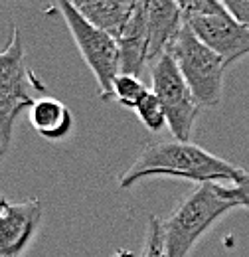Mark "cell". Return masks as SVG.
Wrapping results in <instances>:
<instances>
[{
    "label": "cell",
    "mask_w": 249,
    "mask_h": 257,
    "mask_svg": "<svg viewBox=\"0 0 249 257\" xmlns=\"http://www.w3.org/2000/svg\"><path fill=\"white\" fill-rule=\"evenodd\" d=\"M151 91L164 107L170 133L176 141L190 143L202 107L196 103L190 85L180 73L176 62L170 58V54H164L158 60L151 62Z\"/></svg>",
    "instance_id": "6"
},
{
    "label": "cell",
    "mask_w": 249,
    "mask_h": 257,
    "mask_svg": "<svg viewBox=\"0 0 249 257\" xmlns=\"http://www.w3.org/2000/svg\"><path fill=\"white\" fill-rule=\"evenodd\" d=\"M36 91H44V85L26 67L20 30L14 24L10 42L0 50V161L10 149L18 115L36 103Z\"/></svg>",
    "instance_id": "3"
},
{
    "label": "cell",
    "mask_w": 249,
    "mask_h": 257,
    "mask_svg": "<svg viewBox=\"0 0 249 257\" xmlns=\"http://www.w3.org/2000/svg\"><path fill=\"white\" fill-rule=\"evenodd\" d=\"M56 8L62 12L63 20L69 28V32L75 40V46L93 71L101 99H111L113 95V83L121 73V50L119 42L111 34L95 28L91 22H87L73 2L60 0Z\"/></svg>",
    "instance_id": "5"
},
{
    "label": "cell",
    "mask_w": 249,
    "mask_h": 257,
    "mask_svg": "<svg viewBox=\"0 0 249 257\" xmlns=\"http://www.w3.org/2000/svg\"><path fill=\"white\" fill-rule=\"evenodd\" d=\"M8 206H10V204H8V202L4 200V196L0 194V216H2V214H4L6 210H8Z\"/></svg>",
    "instance_id": "18"
},
{
    "label": "cell",
    "mask_w": 249,
    "mask_h": 257,
    "mask_svg": "<svg viewBox=\"0 0 249 257\" xmlns=\"http://www.w3.org/2000/svg\"><path fill=\"white\" fill-rule=\"evenodd\" d=\"M166 54L176 62L200 107L219 105L223 95L225 64L216 52L198 40L188 24H184Z\"/></svg>",
    "instance_id": "4"
},
{
    "label": "cell",
    "mask_w": 249,
    "mask_h": 257,
    "mask_svg": "<svg viewBox=\"0 0 249 257\" xmlns=\"http://www.w3.org/2000/svg\"><path fill=\"white\" fill-rule=\"evenodd\" d=\"M30 123L44 139L58 141L71 131V113L62 101L54 97H40L30 107Z\"/></svg>",
    "instance_id": "12"
},
{
    "label": "cell",
    "mask_w": 249,
    "mask_h": 257,
    "mask_svg": "<svg viewBox=\"0 0 249 257\" xmlns=\"http://www.w3.org/2000/svg\"><path fill=\"white\" fill-rule=\"evenodd\" d=\"M186 20L178 2L149 0L147 2V40H149V64L158 60L174 44Z\"/></svg>",
    "instance_id": "9"
},
{
    "label": "cell",
    "mask_w": 249,
    "mask_h": 257,
    "mask_svg": "<svg viewBox=\"0 0 249 257\" xmlns=\"http://www.w3.org/2000/svg\"><path fill=\"white\" fill-rule=\"evenodd\" d=\"M225 10L249 30V0H223Z\"/></svg>",
    "instance_id": "16"
},
{
    "label": "cell",
    "mask_w": 249,
    "mask_h": 257,
    "mask_svg": "<svg viewBox=\"0 0 249 257\" xmlns=\"http://www.w3.org/2000/svg\"><path fill=\"white\" fill-rule=\"evenodd\" d=\"M233 208H239V204L231 188L218 182L198 184V188L166 220H162L166 255L188 257L202 235Z\"/></svg>",
    "instance_id": "2"
},
{
    "label": "cell",
    "mask_w": 249,
    "mask_h": 257,
    "mask_svg": "<svg viewBox=\"0 0 249 257\" xmlns=\"http://www.w3.org/2000/svg\"><path fill=\"white\" fill-rule=\"evenodd\" d=\"M151 89L147 85L141 83L139 77L135 75H127V73H119V77L113 83V95L111 99H115L119 105H123L127 109H137V105L143 101V97L147 95Z\"/></svg>",
    "instance_id": "13"
},
{
    "label": "cell",
    "mask_w": 249,
    "mask_h": 257,
    "mask_svg": "<svg viewBox=\"0 0 249 257\" xmlns=\"http://www.w3.org/2000/svg\"><path fill=\"white\" fill-rule=\"evenodd\" d=\"M73 4L87 22H91L95 28L103 32L111 34L115 40H119L137 6V2H129V0H91V2H73Z\"/></svg>",
    "instance_id": "11"
},
{
    "label": "cell",
    "mask_w": 249,
    "mask_h": 257,
    "mask_svg": "<svg viewBox=\"0 0 249 257\" xmlns=\"http://www.w3.org/2000/svg\"><path fill=\"white\" fill-rule=\"evenodd\" d=\"M42 220V202L10 204L0 216V257H18L34 237Z\"/></svg>",
    "instance_id": "8"
},
{
    "label": "cell",
    "mask_w": 249,
    "mask_h": 257,
    "mask_svg": "<svg viewBox=\"0 0 249 257\" xmlns=\"http://www.w3.org/2000/svg\"><path fill=\"white\" fill-rule=\"evenodd\" d=\"M233 198L237 200L239 208H247L249 210V172H243L241 178L231 186Z\"/></svg>",
    "instance_id": "17"
},
{
    "label": "cell",
    "mask_w": 249,
    "mask_h": 257,
    "mask_svg": "<svg viewBox=\"0 0 249 257\" xmlns=\"http://www.w3.org/2000/svg\"><path fill=\"white\" fill-rule=\"evenodd\" d=\"M121 50V73L135 75L149 64V40H147V2H137L133 16L129 18L125 30L119 36Z\"/></svg>",
    "instance_id": "10"
},
{
    "label": "cell",
    "mask_w": 249,
    "mask_h": 257,
    "mask_svg": "<svg viewBox=\"0 0 249 257\" xmlns=\"http://www.w3.org/2000/svg\"><path fill=\"white\" fill-rule=\"evenodd\" d=\"M184 20L190 18H200V16H216L227 12L223 2L219 0H180L178 2Z\"/></svg>",
    "instance_id": "15"
},
{
    "label": "cell",
    "mask_w": 249,
    "mask_h": 257,
    "mask_svg": "<svg viewBox=\"0 0 249 257\" xmlns=\"http://www.w3.org/2000/svg\"><path fill=\"white\" fill-rule=\"evenodd\" d=\"M239 166L223 161L216 155L204 151L194 143L182 141H162L151 143L143 149L127 170L123 172L119 186L131 188L139 180L151 176H170V178H186L194 182H231L235 184L241 174Z\"/></svg>",
    "instance_id": "1"
},
{
    "label": "cell",
    "mask_w": 249,
    "mask_h": 257,
    "mask_svg": "<svg viewBox=\"0 0 249 257\" xmlns=\"http://www.w3.org/2000/svg\"><path fill=\"white\" fill-rule=\"evenodd\" d=\"M186 24L200 42H204L223 60L225 67L249 56V30L241 26L229 12L190 18Z\"/></svg>",
    "instance_id": "7"
},
{
    "label": "cell",
    "mask_w": 249,
    "mask_h": 257,
    "mask_svg": "<svg viewBox=\"0 0 249 257\" xmlns=\"http://www.w3.org/2000/svg\"><path fill=\"white\" fill-rule=\"evenodd\" d=\"M135 113H137L139 121L149 128L151 133H160L164 127H168L164 107H162V103L158 101V97L153 91H149L147 95L143 97V101L137 105Z\"/></svg>",
    "instance_id": "14"
}]
</instances>
